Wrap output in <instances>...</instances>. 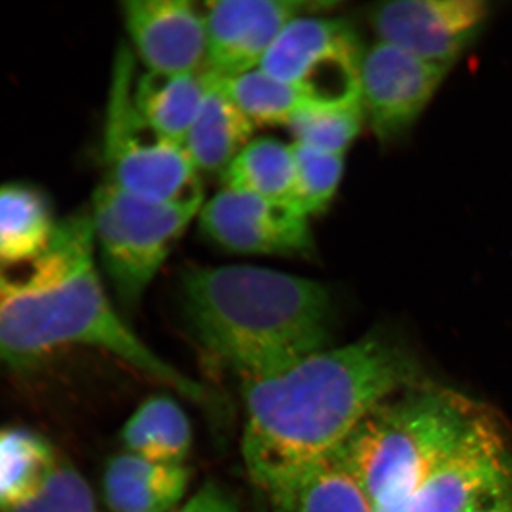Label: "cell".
Returning a JSON list of instances; mask_svg holds the SVG:
<instances>
[{
    "label": "cell",
    "instance_id": "cell-25",
    "mask_svg": "<svg viewBox=\"0 0 512 512\" xmlns=\"http://www.w3.org/2000/svg\"><path fill=\"white\" fill-rule=\"evenodd\" d=\"M6 512H97V505L86 478L67 461H59L35 497Z\"/></svg>",
    "mask_w": 512,
    "mask_h": 512
},
{
    "label": "cell",
    "instance_id": "cell-19",
    "mask_svg": "<svg viewBox=\"0 0 512 512\" xmlns=\"http://www.w3.org/2000/svg\"><path fill=\"white\" fill-rule=\"evenodd\" d=\"M127 453L165 464H184L192 430L180 404L167 396L146 400L121 430Z\"/></svg>",
    "mask_w": 512,
    "mask_h": 512
},
{
    "label": "cell",
    "instance_id": "cell-13",
    "mask_svg": "<svg viewBox=\"0 0 512 512\" xmlns=\"http://www.w3.org/2000/svg\"><path fill=\"white\" fill-rule=\"evenodd\" d=\"M124 25L148 72L207 70L205 13L188 0H127Z\"/></svg>",
    "mask_w": 512,
    "mask_h": 512
},
{
    "label": "cell",
    "instance_id": "cell-24",
    "mask_svg": "<svg viewBox=\"0 0 512 512\" xmlns=\"http://www.w3.org/2000/svg\"><path fill=\"white\" fill-rule=\"evenodd\" d=\"M292 148L298 208L311 218L325 211L335 198L345 173V154L326 153L298 143H292Z\"/></svg>",
    "mask_w": 512,
    "mask_h": 512
},
{
    "label": "cell",
    "instance_id": "cell-8",
    "mask_svg": "<svg viewBox=\"0 0 512 512\" xmlns=\"http://www.w3.org/2000/svg\"><path fill=\"white\" fill-rule=\"evenodd\" d=\"M512 488V451L500 423L484 412L402 504L376 512H466Z\"/></svg>",
    "mask_w": 512,
    "mask_h": 512
},
{
    "label": "cell",
    "instance_id": "cell-14",
    "mask_svg": "<svg viewBox=\"0 0 512 512\" xmlns=\"http://www.w3.org/2000/svg\"><path fill=\"white\" fill-rule=\"evenodd\" d=\"M184 464H165L136 454L113 457L103 476V493L111 512H170L187 491Z\"/></svg>",
    "mask_w": 512,
    "mask_h": 512
},
{
    "label": "cell",
    "instance_id": "cell-4",
    "mask_svg": "<svg viewBox=\"0 0 512 512\" xmlns=\"http://www.w3.org/2000/svg\"><path fill=\"white\" fill-rule=\"evenodd\" d=\"M483 412L464 394L420 383L380 403L340 448L375 510L396 507Z\"/></svg>",
    "mask_w": 512,
    "mask_h": 512
},
{
    "label": "cell",
    "instance_id": "cell-10",
    "mask_svg": "<svg viewBox=\"0 0 512 512\" xmlns=\"http://www.w3.org/2000/svg\"><path fill=\"white\" fill-rule=\"evenodd\" d=\"M490 13L483 0H394L373 6L369 20L379 42L451 69Z\"/></svg>",
    "mask_w": 512,
    "mask_h": 512
},
{
    "label": "cell",
    "instance_id": "cell-23",
    "mask_svg": "<svg viewBox=\"0 0 512 512\" xmlns=\"http://www.w3.org/2000/svg\"><path fill=\"white\" fill-rule=\"evenodd\" d=\"M362 100L345 106L308 107L288 124L293 143L326 151L346 154L365 123Z\"/></svg>",
    "mask_w": 512,
    "mask_h": 512
},
{
    "label": "cell",
    "instance_id": "cell-11",
    "mask_svg": "<svg viewBox=\"0 0 512 512\" xmlns=\"http://www.w3.org/2000/svg\"><path fill=\"white\" fill-rule=\"evenodd\" d=\"M448 70L379 40L365 50L360 67V100L379 141L394 143L409 134Z\"/></svg>",
    "mask_w": 512,
    "mask_h": 512
},
{
    "label": "cell",
    "instance_id": "cell-16",
    "mask_svg": "<svg viewBox=\"0 0 512 512\" xmlns=\"http://www.w3.org/2000/svg\"><path fill=\"white\" fill-rule=\"evenodd\" d=\"M57 224L49 198L36 185H0V272L25 268L45 254Z\"/></svg>",
    "mask_w": 512,
    "mask_h": 512
},
{
    "label": "cell",
    "instance_id": "cell-1",
    "mask_svg": "<svg viewBox=\"0 0 512 512\" xmlns=\"http://www.w3.org/2000/svg\"><path fill=\"white\" fill-rule=\"evenodd\" d=\"M420 384L409 353L386 339L328 348L245 383L242 457L252 483L292 512L296 490L380 403Z\"/></svg>",
    "mask_w": 512,
    "mask_h": 512
},
{
    "label": "cell",
    "instance_id": "cell-21",
    "mask_svg": "<svg viewBox=\"0 0 512 512\" xmlns=\"http://www.w3.org/2000/svg\"><path fill=\"white\" fill-rule=\"evenodd\" d=\"M292 512H376L375 503L342 448L303 477Z\"/></svg>",
    "mask_w": 512,
    "mask_h": 512
},
{
    "label": "cell",
    "instance_id": "cell-27",
    "mask_svg": "<svg viewBox=\"0 0 512 512\" xmlns=\"http://www.w3.org/2000/svg\"><path fill=\"white\" fill-rule=\"evenodd\" d=\"M466 512H512V488L485 498Z\"/></svg>",
    "mask_w": 512,
    "mask_h": 512
},
{
    "label": "cell",
    "instance_id": "cell-17",
    "mask_svg": "<svg viewBox=\"0 0 512 512\" xmlns=\"http://www.w3.org/2000/svg\"><path fill=\"white\" fill-rule=\"evenodd\" d=\"M207 70L190 73L147 72L134 83V101L148 123L183 146L210 89Z\"/></svg>",
    "mask_w": 512,
    "mask_h": 512
},
{
    "label": "cell",
    "instance_id": "cell-6",
    "mask_svg": "<svg viewBox=\"0 0 512 512\" xmlns=\"http://www.w3.org/2000/svg\"><path fill=\"white\" fill-rule=\"evenodd\" d=\"M200 210L144 200L101 181L90 218L96 251L121 306L136 308Z\"/></svg>",
    "mask_w": 512,
    "mask_h": 512
},
{
    "label": "cell",
    "instance_id": "cell-2",
    "mask_svg": "<svg viewBox=\"0 0 512 512\" xmlns=\"http://www.w3.org/2000/svg\"><path fill=\"white\" fill-rule=\"evenodd\" d=\"M74 346L103 350L191 402L212 403L204 384L148 348L111 305L96 265L90 211L59 221L52 244L33 264L0 272V370L33 369Z\"/></svg>",
    "mask_w": 512,
    "mask_h": 512
},
{
    "label": "cell",
    "instance_id": "cell-5",
    "mask_svg": "<svg viewBox=\"0 0 512 512\" xmlns=\"http://www.w3.org/2000/svg\"><path fill=\"white\" fill-rule=\"evenodd\" d=\"M134 57L124 45L114 56L103 130V181L144 200L201 208V174L184 147L148 123L136 106Z\"/></svg>",
    "mask_w": 512,
    "mask_h": 512
},
{
    "label": "cell",
    "instance_id": "cell-9",
    "mask_svg": "<svg viewBox=\"0 0 512 512\" xmlns=\"http://www.w3.org/2000/svg\"><path fill=\"white\" fill-rule=\"evenodd\" d=\"M202 234L238 255L309 256L315 252L311 218L293 205L228 188L202 205Z\"/></svg>",
    "mask_w": 512,
    "mask_h": 512
},
{
    "label": "cell",
    "instance_id": "cell-3",
    "mask_svg": "<svg viewBox=\"0 0 512 512\" xmlns=\"http://www.w3.org/2000/svg\"><path fill=\"white\" fill-rule=\"evenodd\" d=\"M180 288L194 338L244 383L328 349L333 301L318 281L261 266H191Z\"/></svg>",
    "mask_w": 512,
    "mask_h": 512
},
{
    "label": "cell",
    "instance_id": "cell-18",
    "mask_svg": "<svg viewBox=\"0 0 512 512\" xmlns=\"http://www.w3.org/2000/svg\"><path fill=\"white\" fill-rule=\"evenodd\" d=\"M224 188L298 208V183L292 144L254 138L222 175ZM308 217V215H306Z\"/></svg>",
    "mask_w": 512,
    "mask_h": 512
},
{
    "label": "cell",
    "instance_id": "cell-20",
    "mask_svg": "<svg viewBox=\"0 0 512 512\" xmlns=\"http://www.w3.org/2000/svg\"><path fill=\"white\" fill-rule=\"evenodd\" d=\"M45 437L23 429H0V512L13 510L45 487L59 464Z\"/></svg>",
    "mask_w": 512,
    "mask_h": 512
},
{
    "label": "cell",
    "instance_id": "cell-26",
    "mask_svg": "<svg viewBox=\"0 0 512 512\" xmlns=\"http://www.w3.org/2000/svg\"><path fill=\"white\" fill-rule=\"evenodd\" d=\"M170 512H239L235 501L217 484L202 485L187 503Z\"/></svg>",
    "mask_w": 512,
    "mask_h": 512
},
{
    "label": "cell",
    "instance_id": "cell-12",
    "mask_svg": "<svg viewBox=\"0 0 512 512\" xmlns=\"http://www.w3.org/2000/svg\"><path fill=\"white\" fill-rule=\"evenodd\" d=\"M332 3L301 0H218L207 3V72L231 79L259 69L286 26Z\"/></svg>",
    "mask_w": 512,
    "mask_h": 512
},
{
    "label": "cell",
    "instance_id": "cell-15",
    "mask_svg": "<svg viewBox=\"0 0 512 512\" xmlns=\"http://www.w3.org/2000/svg\"><path fill=\"white\" fill-rule=\"evenodd\" d=\"M210 76V89L183 147L198 173L222 177L254 140L256 126L228 96L220 80Z\"/></svg>",
    "mask_w": 512,
    "mask_h": 512
},
{
    "label": "cell",
    "instance_id": "cell-7",
    "mask_svg": "<svg viewBox=\"0 0 512 512\" xmlns=\"http://www.w3.org/2000/svg\"><path fill=\"white\" fill-rule=\"evenodd\" d=\"M363 53L346 20L305 15L286 26L259 69L298 90L312 106H345L360 101Z\"/></svg>",
    "mask_w": 512,
    "mask_h": 512
},
{
    "label": "cell",
    "instance_id": "cell-22",
    "mask_svg": "<svg viewBox=\"0 0 512 512\" xmlns=\"http://www.w3.org/2000/svg\"><path fill=\"white\" fill-rule=\"evenodd\" d=\"M218 80L255 126L288 127L293 117L313 107L298 90L262 69Z\"/></svg>",
    "mask_w": 512,
    "mask_h": 512
}]
</instances>
